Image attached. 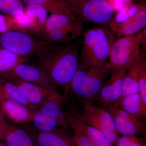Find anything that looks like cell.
I'll return each instance as SVG.
<instances>
[{
	"label": "cell",
	"instance_id": "5b68a950",
	"mask_svg": "<svg viewBox=\"0 0 146 146\" xmlns=\"http://www.w3.org/2000/svg\"><path fill=\"white\" fill-rule=\"evenodd\" d=\"M143 31L137 35L123 36L114 41L110 49L106 68L112 69L128 66L141 53Z\"/></svg>",
	"mask_w": 146,
	"mask_h": 146
},
{
	"label": "cell",
	"instance_id": "e0dca14e",
	"mask_svg": "<svg viewBox=\"0 0 146 146\" xmlns=\"http://www.w3.org/2000/svg\"><path fill=\"white\" fill-rule=\"evenodd\" d=\"M141 53L129 64L124 76L121 98L140 93L139 63Z\"/></svg>",
	"mask_w": 146,
	"mask_h": 146
},
{
	"label": "cell",
	"instance_id": "8fae6325",
	"mask_svg": "<svg viewBox=\"0 0 146 146\" xmlns=\"http://www.w3.org/2000/svg\"><path fill=\"white\" fill-rule=\"evenodd\" d=\"M128 66L110 70L111 75L104 84L98 99L102 105L106 107L115 103L121 98L123 95V82L124 76Z\"/></svg>",
	"mask_w": 146,
	"mask_h": 146
},
{
	"label": "cell",
	"instance_id": "52a82bcc",
	"mask_svg": "<svg viewBox=\"0 0 146 146\" xmlns=\"http://www.w3.org/2000/svg\"><path fill=\"white\" fill-rule=\"evenodd\" d=\"M78 116L87 124L100 131L111 143H115L119 132L112 116L105 109L97 107L91 102H85L82 113Z\"/></svg>",
	"mask_w": 146,
	"mask_h": 146
},
{
	"label": "cell",
	"instance_id": "9c48e42d",
	"mask_svg": "<svg viewBox=\"0 0 146 146\" xmlns=\"http://www.w3.org/2000/svg\"><path fill=\"white\" fill-rule=\"evenodd\" d=\"M0 131L1 140L7 146H37L33 133L8 122L2 109L0 110Z\"/></svg>",
	"mask_w": 146,
	"mask_h": 146
},
{
	"label": "cell",
	"instance_id": "9a60e30c",
	"mask_svg": "<svg viewBox=\"0 0 146 146\" xmlns=\"http://www.w3.org/2000/svg\"><path fill=\"white\" fill-rule=\"evenodd\" d=\"M37 146H79L74 136L58 130L33 133Z\"/></svg>",
	"mask_w": 146,
	"mask_h": 146
},
{
	"label": "cell",
	"instance_id": "4fadbf2b",
	"mask_svg": "<svg viewBox=\"0 0 146 146\" xmlns=\"http://www.w3.org/2000/svg\"><path fill=\"white\" fill-rule=\"evenodd\" d=\"M0 102L5 115L13 123L21 124L32 121L36 111L9 98L1 92Z\"/></svg>",
	"mask_w": 146,
	"mask_h": 146
},
{
	"label": "cell",
	"instance_id": "d590c367",
	"mask_svg": "<svg viewBox=\"0 0 146 146\" xmlns=\"http://www.w3.org/2000/svg\"><path fill=\"white\" fill-rule=\"evenodd\" d=\"M0 104H1V102H0Z\"/></svg>",
	"mask_w": 146,
	"mask_h": 146
},
{
	"label": "cell",
	"instance_id": "3957f363",
	"mask_svg": "<svg viewBox=\"0 0 146 146\" xmlns=\"http://www.w3.org/2000/svg\"><path fill=\"white\" fill-rule=\"evenodd\" d=\"M110 71L96 67L78 69L70 84V89L85 102L99 98L106 78Z\"/></svg>",
	"mask_w": 146,
	"mask_h": 146
},
{
	"label": "cell",
	"instance_id": "ac0fdd59",
	"mask_svg": "<svg viewBox=\"0 0 146 146\" xmlns=\"http://www.w3.org/2000/svg\"><path fill=\"white\" fill-rule=\"evenodd\" d=\"M82 24L83 23L75 16L51 14L50 16L48 18L44 28L41 34L44 32L59 29L82 30Z\"/></svg>",
	"mask_w": 146,
	"mask_h": 146
},
{
	"label": "cell",
	"instance_id": "d6a6232c",
	"mask_svg": "<svg viewBox=\"0 0 146 146\" xmlns=\"http://www.w3.org/2000/svg\"><path fill=\"white\" fill-rule=\"evenodd\" d=\"M3 80L1 78V76H0V82H3Z\"/></svg>",
	"mask_w": 146,
	"mask_h": 146
},
{
	"label": "cell",
	"instance_id": "f546056e",
	"mask_svg": "<svg viewBox=\"0 0 146 146\" xmlns=\"http://www.w3.org/2000/svg\"><path fill=\"white\" fill-rule=\"evenodd\" d=\"M67 1H68L69 3L71 5V6L72 7L73 10V8L74 7L75 5L76 0H66Z\"/></svg>",
	"mask_w": 146,
	"mask_h": 146
},
{
	"label": "cell",
	"instance_id": "484cf974",
	"mask_svg": "<svg viewBox=\"0 0 146 146\" xmlns=\"http://www.w3.org/2000/svg\"><path fill=\"white\" fill-rule=\"evenodd\" d=\"M140 94L144 103L146 104V60L141 54L139 63Z\"/></svg>",
	"mask_w": 146,
	"mask_h": 146
},
{
	"label": "cell",
	"instance_id": "ba28073f",
	"mask_svg": "<svg viewBox=\"0 0 146 146\" xmlns=\"http://www.w3.org/2000/svg\"><path fill=\"white\" fill-rule=\"evenodd\" d=\"M8 80L18 87L32 104L39 108L49 102H65L66 100L65 96L59 94L56 89L33 84L15 78Z\"/></svg>",
	"mask_w": 146,
	"mask_h": 146
},
{
	"label": "cell",
	"instance_id": "ffe728a7",
	"mask_svg": "<svg viewBox=\"0 0 146 146\" xmlns=\"http://www.w3.org/2000/svg\"><path fill=\"white\" fill-rule=\"evenodd\" d=\"M115 103L126 112L136 117H146V104L139 93L123 97Z\"/></svg>",
	"mask_w": 146,
	"mask_h": 146
},
{
	"label": "cell",
	"instance_id": "e575fe53",
	"mask_svg": "<svg viewBox=\"0 0 146 146\" xmlns=\"http://www.w3.org/2000/svg\"><path fill=\"white\" fill-rule=\"evenodd\" d=\"M76 1H77V0H76ZM73 9H74V8H73Z\"/></svg>",
	"mask_w": 146,
	"mask_h": 146
},
{
	"label": "cell",
	"instance_id": "44dd1931",
	"mask_svg": "<svg viewBox=\"0 0 146 146\" xmlns=\"http://www.w3.org/2000/svg\"><path fill=\"white\" fill-rule=\"evenodd\" d=\"M27 5L36 4L44 7L51 14L75 16L72 7L66 0H22Z\"/></svg>",
	"mask_w": 146,
	"mask_h": 146
},
{
	"label": "cell",
	"instance_id": "f1b7e54d",
	"mask_svg": "<svg viewBox=\"0 0 146 146\" xmlns=\"http://www.w3.org/2000/svg\"><path fill=\"white\" fill-rule=\"evenodd\" d=\"M69 125L71 126L75 132L74 135L79 146H93L84 133L78 127L71 123Z\"/></svg>",
	"mask_w": 146,
	"mask_h": 146
},
{
	"label": "cell",
	"instance_id": "4316f807",
	"mask_svg": "<svg viewBox=\"0 0 146 146\" xmlns=\"http://www.w3.org/2000/svg\"><path fill=\"white\" fill-rule=\"evenodd\" d=\"M114 144L116 146H145L141 139L133 135L118 136Z\"/></svg>",
	"mask_w": 146,
	"mask_h": 146
},
{
	"label": "cell",
	"instance_id": "d6986e66",
	"mask_svg": "<svg viewBox=\"0 0 146 146\" xmlns=\"http://www.w3.org/2000/svg\"><path fill=\"white\" fill-rule=\"evenodd\" d=\"M46 10L42 6L36 4L28 5L25 13L30 18L31 26L29 31L38 35L44 30L48 17Z\"/></svg>",
	"mask_w": 146,
	"mask_h": 146
},
{
	"label": "cell",
	"instance_id": "836d02e7",
	"mask_svg": "<svg viewBox=\"0 0 146 146\" xmlns=\"http://www.w3.org/2000/svg\"><path fill=\"white\" fill-rule=\"evenodd\" d=\"M0 140H1V131H0Z\"/></svg>",
	"mask_w": 146,
	"mask_h": 146
},
{
	"label": "cell",
	"instance_id": "277c9868",
	"mask_svg": "<svg viewBox=\"0 0 146 146\" xmlns=\"http://www.w3.org/2000/svg\"><path fill=\"white\" fill-rule=\"evenodd\" d=\"M50 44L25 32L12 30L0 33V48L23 57L36 56Z\"/></svg>",
	"mask_w": 146,
	"mask_h": 146
},
{
	"label": "cell",
	"instance_id": "5bb4252c",
	"mask_svg": "<svg viewBox=\"0 0 146 146\" xmlns=\"http://www.w3.org/2000/svg\"><path fill=\"white\" fill-rule=\"evenodd\" d=\"M146 26V6L141 5L137 14L122 24L116 23L111 20L108 25L110 31L119 36H131L141 31Z\"/></svg>",
	"mask_w": 146,
	"mask_h": 146
},
{
	"label": "cell",
	"instance_id": "6da1fadb",
	"mask_svg": "<svg viewBox=\"0 0 146 146\" xmlns=\"http://www.w3.org/2000/svg\"><path fill=\"white\" fill-rule=\"evenodd\" d=\"M78 47L68 44L49 45L36 56L37 68L56 86H62L67 93L78 69Z\"/></svg>",
	"mask_w": 146,
	"mask_h": 146
},
{
	"label": "cell",
	"instance_id": "4dcf8cb0",
	"mask_svg": "<svg viewBox=\"0 0 146 146\" xmlns=\"http://www.w3.org/2000/svg\"><path fill=\"white\" fill-rule=\"evenodd\" d=\"M123 2H125L126 3H130L133 0H122Z\"/></svg>",
	"mask_w": 146,
	"mask_h": 146
},
{
	"label": "cell",
	"instance_id": "7a4b0ae2",
	"mask_svg": "<svg viewBox=\"0 0 146 146\" xmlns=\"http://www.w3.org/2000/svg\"><path fill=\"white\" fill-rule=\"evenodd\" d=\"M114 41L112 32L106 28L86 30L83 34L81 54L82 64L80 65L84 68L96 67L106 69L108 59Z\"/></svg>",
	"mask_w": 146,
	"mask_h": 146
},
{
	"label": "cell",
	"instance_id": "2e32d148",
	"mask_svg": "<svg viewBox=\"0 0 146 146\" xmlns=\"http://www.w3.org/2000/svg\"><path fill=\"white\" fill-rule=\"evenodd\" d=\"M66 117L68 124L71 123L81 129L93 146H112V144L100 131L87 124L78 116L66 114Z\"/></svg>",
	"mask_w": 146,
	"mask_h": 146
},
{
	"label": "cell",
	"instance_id": "30bf717a",
	"mask_svg": "<svg viewBox=\"0 0 146 146\" xmlns=\"http://www.w3.org/2000/svg\"><path fill=\"white\" fill-rule=\"evenodd\" d=\"M106 110L112 116L118 132L123 135L143 133L144 126L138 118L126 112L117 103L106 106Z\"/></svg>",
	"mask_w": 146,
	"mask_h": 146
},
{
	"label": "cell",
	"instance_id": "83f0119b",
	"mask_svg": "<svg viewBox=\"0 0 146 146\" xmlns=\"http://www.w3.org/2000/svg\"><path fill=\"white\" fill-rule=\"evenodd\" d=\"M15 30L13 17L0 14V33Z\"/></svg>",
	"mask_w": 146,
	"mask_h": 146
},
{
	"label": "cell",
	"instance_id": "8992f818",
	"mask_svg": "<svg viewBox=\"0 0 146 146\" xmlns=\"http://www.w3.org/2000/svg\"><path fill=\"white\" fill-rule=\"evenodd\" d=\"M73 11L82 23L91 22L108 26L114 13L108 0H77Z\"/></svg>",
	"mask_w": 146,
	"mask_h": 146
},
{
	"label": "cell",
	"instance_id": "7c38bea8",
	"mask_svg": "<svg viewBox=\"0 0 146 146\" xmlns=\"http://www.w3.org/2000/svg\"><path fill=\"white\" fill-rule=\"evenodd\" d=\"M12 77L46 88L54 89L56 88L39 68L24 63L16 65L5 78L8 79Z\"/></svg>",
	"mask_w": 146,
	"mask_h": 146
},
{
	"label": "cell",
	"instance_id": "7402d4cb",
	"mask_svg": "<svg viewBox=\"0 0 146 146\" xmlns=\"http://www.w3.org/2000/svg\"><path fill=\"white\" fill-rule=\"evenodd\" d=\"M0 92L9 98L33 111H36L39 109V108L32 104L18 87L10 81H3L0 82Z\"/></svg>",
	"mask_w": 146,
	"mask_h": 146
},
{
	"label": "cell",
	"instance_id": "603a6c76",
	"mask_svg": "<svg viewBox=\"0 0 146 146\" xmlns=\"http://www.w3.org/2000/svg\"><path fill=\"white\" fill-rule=\"evenodd\" d=\"M26 58L5 49L0 48V76L5 78L16 65L25 62Z\"/></svg>",
	"mask_w": 146,
	"mask_h": 146
},
{
	"label": "cell",
	"instance_id": "cb8c5ba5",
	"mask_svg": "<svg viewBox=\"0 0 146 146\" xmlns=\"http://www.w3.org/2000/svg\"><path fill=\"white\" fill-rule=\"evenodd\" d=\"M32 121L39 131H54L58 130V127L60 126H63L60 121L42 112L39 108L35 113Z\"/></svg>",
	"mask_w": 146,
	"mask_h": 146
},
{
	"label": "cell",
	"instance_id": "1f68e13d",
	"mask_svg": "<svg viewBox=\"0 0 146 146\" xmlns=\"http://www.w3.org/2000/svg\"><path fill=\"white\" fill-rule=\"evenodd\" d=\"M0 146H7L4 143L0 141Z\"/></svg>",
	"mask_w": 146,
	"mask_h": 146
},
{
	"label": "cell",
	"instance_id": "d4e9b609",
	"mask_svg": "<svg viewBox=\"0 0 146 146\" xmlns=\"http://www.w3.org/2000/svg\"><path fill=\"white\" fill-rule=\"evenodd\" d=\"M0 11L4 15L15 17L23 13L25 8L20 0H0Z\"/></svg>",
	"mask_w": 146,
	"mask_h": 146
}]
</instances>
